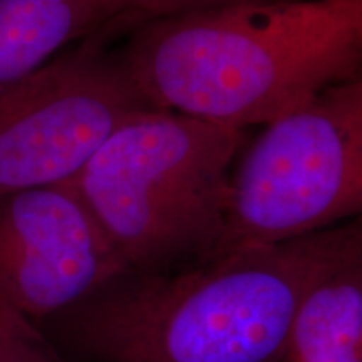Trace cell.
Instances as JSON below:
<instances>
[{
    "label": "cell",
    "instance_id": "6",
    "mask_svg": "<svg viewBox=\"0 0 362 362\" xmlns=\"http://www.w3.org/2000/svg\"><path fill=\"white\" fill-rule=\"evenodd\" d=\"M121 270L69 183L0 194V305L45 319Z\"/></svg>",
    "mask_w": 362,
    "mask_h": 362
},
{
    "label": "cell",
    "instance_id": "10",
    "mask_svg": "<svg viewBox=\"0 0 362 362\" xmlns=\"http://www.w3.org/2000/svg\"><path fill=\"white\" fill-rule=\"evenodd\" d=\"M168 0H101L106 30L131 29L139 22L160 16Z\"/></svg>",
    "mask_w": 362,
    "mask_h": 362
},
{
    "label": "cell",
    "instance_id": "8",
    "mask_svg": "<svg viewBox=\"0 0 362 362\" xmlns=\"http://www.w3.org/2000/svg\"><path fill=\"white\" fill-rule=\"evenodd\" d=\"M104 30L101 0H0V84L33 74L71 42Z\"/></svg>",
    "mask_w": 362,
    "mask_h": 362
},
{
    "label": "cell",
    "instance_id": "7",
    "mask_svg": "<svg viewBox=\"0 0 362 362\" xmlns=\"http://www.w3.org/2000/svg\"><path fill=\"white\" fill-rule=\"evenodd\" d=\"M279 362H362V248L307 292Z\"/></svg>",
    "mask_w": 362,
    "mask_h": 362
},
{
    "label": "cell",
    "instance_id": "4",
    "mask_svg": "<svg viewBox=\"0 0 362 362\" xmlns=\"http://www.w3.org/2000/svg\"><path fill=\"white\" fill-rule=\"evenodd\" d=\"M361 218L362 74L247 139L233 166L218 255Z\"/></svg>",
    "mask_w": 362,
    "mask_h": 362
},
{
    "label": "cell",
    "instance_id": "3",
    "mask_svg": "<svg viewBox=\"0 0 362 362\" xmlns=\"http://www.w3.org/2000/svg\"><path fill=\"white\" fill-rule=\"evenodd\" d=\"M247 129L149 111L115 131L71 181L124 270L171 274L218 255Z\"/></svg>",
    "mask_w": 362,
    "mask_h": 362
},
{
    "label": "cell",
    "instance_id": "5",
    "mask_svg": "<svg viewBox=\"0 0 362 362\" xmlns=\"http://www.w3.org/2000/svg\"><path fill=\"white\" fill-rule=\"evenodd\" d=\"M149 111L117 52L93 37L0 84V194L71 183L115 131Z\"/></svg>",
    "mask_w": 362,
    "mask_h": 362
},
{
    "label": "cell",
    "instance_id": "1",
    "mask_svg": "<svg viewBox=\"0 0 362 362\" xmlns=\"http://www.w3.org/2000/svg\"><path fill=\"white\" fill-rule=\"evenodd\" d=\"M362 248V218L171 274L121 270L37 320L69 362H279L302 300Z\"/></svg>",
    "mask_w": 362,
    "mask_h": 362
},
{
    "label": "cell",
    "instance_id": "11",
    "mask_svg": "<svg viewBox=\"0 0 362 362\" xmlns=\"http://www.w3.org/2000/svg\"><path fill=\"white\" fill-rule=\"evenodd\" d=\"M252 2H272V0H168L158 17L168 16V13L200 11V8L233 6V4H252Z\"/></svg>",
    "mask_w": 362,
    "mask_h": 362
},
{
    "label": "cell",
    "instance_id": "2",
    "mask_svg": "<svg viewBox=\"0 0 362 362\" xmlns=\"http://www.w3.org/2000/svg\"><path fill=\"white\" fill-rule=\"evenodd\" d=\"M117 56L156 110L250 129L362 74V0H272L155 17Z\"/></svg>",
    "mask_w": 362,
    "mask_h": 362
},
{
    "label": "cell",
    "instance_id": "9",
    "mask_svg": "<svg viewBox=\"0 0 362 362\" xmlns=\"http://www.w3.org/2000/svg\"><path fill=\"white\" fill-rule=\"evenodd\" d=\"M0 362H69L37 320L0 305Z\"/></svg>",
    "mask_w": 362,
    "mask_h": 362
}]
</instances>
